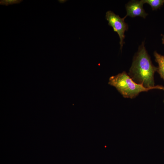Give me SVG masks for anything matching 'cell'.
I'll list each match as a JSON object with an SVG mask.
<instances>
[{"mask_svg":"<svg viewBox=\"0 0 164 164\" xmlns=\"http://www.w3.org/2000/svg\"><path fill=\"white\" fill-rule=\"evenodd\" d=\"M158 67L152 63L143 42L134 56L128 75L137 84L146 88L154 87V74Z\"/></svg>","mask_w":164,"mask_h":164,"instance_id":"cell-1","label":"cell"},{"mask_svg":"<svg viewBox=\"0 0 164 164\" xmlns=\"http://www.w3.org/2000/svg\"><path fill=\"white\" fill-rule=\"evenodd\" d=\"M108 84L117 89L125 98H134L142 92L153 89L164 90V87L157 85L151 88H146L134 82L125 71L111 77Z\"/></svg>","mask_w":164,"mask_h":164,"instance_id":"cell-2","label":"cell"},{"mask_svg":"<svg viewBox=\"0 0 164 164\" xmlns=\"http://www.w3.org/2000/svg\"><path fill=\"white\" fill-rule=\"evenodd\" d=\"M126 17L121 18L111 11H107L105 18L108 22V24L113 28L114 31L118 34L120 39V49L121 50L124 43L125 32L127 31L128 26L124 21Z\"/></svg>","mask_w":164,"mask_h":164,"instance_id":"cell-3","label":"cell"},{"mask_svg":"<svg viewBox=\"0 0 164 164\" xmlns=\"http://www.w3.org/2000/svg\"><path fill=\"white\" fill-rule=\"evenodd\" d=\"M143 4L142 0H132L129 2L126 5L127 14L125 17L140 16L145 18L148 14L143 9Z\"/></svg>","mask_w":164,"mask_h":164,"instance_id":"cell-4","label":"cell"},{"mask_svg":"<svg viewBox=\"0 0 164 164\" xmlns=\"http://www.w3.org/2000/svg\"><path fill=\"white\" fill-rule=\"evenodd\" d=\"M154 55L155 60L158 64L157 72L164 80V56L159 54L156 51L154 52Z\"/></svg>","mask_w":164,"mask_h":164,"instance_id":"cell-5","label":"cell"},{"mask_svg":"<svg viewBox=\"0 0 164 164\" xmlns=\"http://www.w3.org/2000/svg\"><path fill=\"white\" fill-rule=\"evenodd\" d=\"M144 4L147 3L152 7V10L159 8L164 3V0H142Z\"/></svg>","mask_w":164,"mask_h":164,"instance_id":"cell-6","label":"cell"},{"mask_svg":"<svg viewBox=\"0 0 164 164\" xmlns=\"http://www.w3.org/2000/svg\"><path fill=\"white\" fill-rule=\"evenodd\" d=\"M22 1V0H1L0 1V4L8 6L10 5L19 3Z\"/></svg>","mask_w":164,"mask_h":164,"instance_id":"cell-7","label":"cell"},{"mask_svg":"<svg viewBox=\"0 0 164 164\" xmlns=\"http://www.w3.org/2000/svg\"><path fill=\"white\" fill-rule=\"evenodd\" d=\"M162 43L164 44V35L162 36Z\"/></svg>","mask_w":164,"mask_h":164,"instance_id":"cell-8","label":"cell"},{"mask_svg":"<svg viewBox=\"0 0 164 164\" xmlns=\"http://www.w3.org/2000/svg\"><path fill=\"white\" fill-rule=\"evenodd\" d=\"M163 102L164 103V100H163Z\"/></svg>","mask_w":164,"mask_h":164,"instance_id":"cell-9","label":"cell"}]
</instances>
